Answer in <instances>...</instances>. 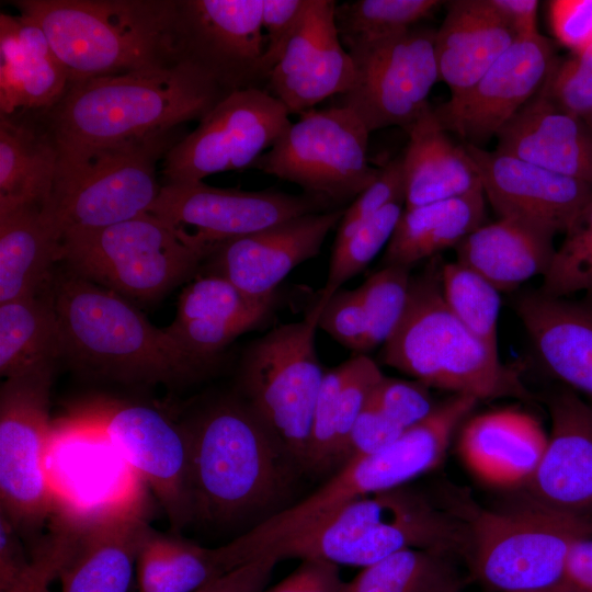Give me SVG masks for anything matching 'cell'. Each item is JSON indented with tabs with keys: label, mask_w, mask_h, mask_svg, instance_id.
<instances>
[{
	"label": "cell",
	"mask_w": 592,
	"mask_h": 592,
	"mask_svg": "<svg viewBox=\"0 0 592 592\" xmlns=\"http://www.w3.org/2000/svg\"><path fill=\"white\" fill-rule=\"evenodd\" d=\"M184 426L194 520L239 521L286 496L299 466L244 401L217 402Z\"/></svg>",
	"instance_id": "obj_1"
},
{
	"label": "cell",
	"mask_w": 592,
	"mask_h": 592,
	"mask_svg": "<svg viewBox=\"0 0 592 592\" xmlns=\"http://www.w3.org/2000/svg\"><path fill=\"white\" fill-rule=\"evenodd\" d=\"M62 357L94 376L174 385L206 373L167 329L152 326L127 298L70 270L53 285Z\"/></svg>",
	"instance_id": "obj_2"
},
{
	"label": "cell",
	"mask_w": 592,
	"mask_h": 592,
	"mask_svg": "<svg viewBox=\"0 0 592 592\" xmlns=\"http://www.w3.org/2000/svg\"><path fill=\"white\" fill-rule=\"evenodd\" d=\"M228 94L186 64L68 86L45 116L69 145H107L147 138L201 121Z\"/></svg>",
	"instance_id": "obj_3"
},
{
	"label": "cell",
	"mask_w": 592,
	"mask_h": 592,
	"mask_svg": "<svg viewBox=\"0 0 592 592\" xmlns=\"http://www.w3.org/2000/svg\"><path fill=\"white\" fill-rule=\"evenodd\" d=\"M46 35L68 86L179 64L177 0H14Z\"/></svg>",
	"instance_id": "obj_4"
},
{
	"label": "cell",
	"mask_w": 592,
	"mask_h": 592,
	"mask_svg": "<svg viewBox=\"0 0 592 592\" xmlns=\"http://www.w3.org/2000/svg\"><path fill=\"white\" fill-rule=\"evenodd\" d=\"M442 265L432 258L420 274L411 276L406 309L383 345V362L428 387L478 400L526 396L517 374L447 306Z\"/></svg>",
	"instance_id": "obj_5"
},
{
	"label": "cell",
	"mask_w": 592,
	"mask_h": 592,
	"mask_svg": "<svg viewBox=\"0 0 592 592\" xmlns=\"http://www.w3.org/2000/svg\"><path fill=\"white\" fill-rule=\"evenodd\" d=\"M466 417L467 408L462 401L446 399L384 451L351 457L317 491L230 542L238 561L243 565L264 556L321 524L349 503L401 487L431 470L443 458L455 430Z\"/></svg>",
	"instance_id": "obj_6"
},
{
	"label": "cell",
	"mask_w": 592,
	"mask_h": 592,
	"mask_svg": "<svg viewBox=\"0 0 592 592\" xmlns=\"http://www.w3.org/2000/svg\"><path fill=\"white\" fill-rule=\"evenodd\" d=\"M418 548L468 558L466 521L403 486L357 499L310 531L267 554L369 566L396 551Z\"/></svg>",
	"instance_id": "obj_7"
},
{
	"label": "cell",
	"mask_w": 592,
	"mask_h": 592,
	"mask_svg": "<svg viewBox=\"0 0 592 592\" xmlns=\"http://www.w3.org/2000/svg\"><path fill=\"white\" fill-rule=\"evenodd\" d=\"M180 128L107 145H59L43 214L60 239L148 213L160 193L157 164L182 138Z\"/></svg>",
	"instance_id": "obj_8"
},
{
	"label": "cell",
	"mask_w": 592,
	"mask_h": 592,
	"mask_svg": "<svg viewBox=\"0 0 592 592\" xmlns=\"http://www.w3.org/2000/svg\"><path fill=\"white\" fill-rule=\"evenodd\" d=\"M455 512L469 528L471 570L499 592L566 584L571 549L579 540L592 537V521L531 501L506 511L462 503Z\"/></svg>",
	"instance_id": "obj_9"
},
{
	"label": "cell",
	"mask_w": 592,
	"mask_h": 592,
	"mask_svg": "<svg viewBox=\"0 0 592 592\" xmlns=\"http://www.w3.org/2000/svg\"><path fill=\"white\" fill-rule=\"evenodd\" d=\"M319 300L306 317L275 327L242 358L244 402L306 470L312 418L325 372L316 351Z\"/></svg>",
	"instance_id": "obj_10"
},
{
	"label": "cell",
	"mask_w": 592,
	"mask_h": 592,
	"mask_svg": "<svg viewBox=\"0 0 592 592\" xmlns=\"http://www.w3.org/2000/svg\"><path fill=\"white\" fill-rule=\"evenodd\" d=\"M207 253L150 213L61 240L73 273L125 298L150 301L194 275Z\"/></svg>",
	"instance_id": "obj_11"
},
{
	"label": "cell",
	"mask_w": 592,
	"mask_h": 592,
	"mask_svg": "<svg viewBox=\"0 0 592 592\" xmlns=\"http://www.w3.org/2000/svg\"><path fill=\"white\" fill-rule=\"evenodd\" d=\"M369 132L343 106L299 115L252 169L300 186L330 204L355 198L378 174L367 158Z\"/></svg>",
	"instance_id": "obj_12"
},
{
	"label": "cell",
	"mask_w": 592,
	"mask_h": 592,
	"mask_svg": "<svg viewBox=\"0 0 592 592\" xmlns=\"http://www.w3.org/2000/svg\"><path fill=\"white\" fill-rule=\"evenodd\" d=\"M54 368L39 367L1 385L0 514L19 532L37 531L55 510L46 469Z\"/></svg>",
	"instance_id": "obj_13"
},
{
	"label": "cell",
	"mask_w": 592,
	"mask_h": 592,
	"mask_svg": "<svg viewBox=\"0 0 592 592\" xmlns=\"http://www.w3.org/2000/svg\"><path fill=\"white\" fill-rule=\"evenodd\" d=\"M69 415L102 436L151 488L175 533L194 521L184 425L151 407L116 400H94Z\"/></svg>",
	"instance_id": "obj_14"
},
{
	"label": "cell",
	"mask_w": 592,
	"mask_h": 592,
	"mask_svg": "<svg viewBox=\"0 0 592 592\" xmlns=\"http://www.w3.org/2000/svg\"><path fill=\"white\" fill-rule=\"evenodd\" d=\"M434 39L435 31L412 27L346 46L355 78L339 106L355 113L369 133L408 128L430 106L428 96L440 81Z\"/></svg>",
	"instance_id": "obj_15"
},
{
	"label": "cell",
	"mask_w": 592,
	"mask_h": 592,
	"mask_svg": "<svg viewBox=\"0 0 592 592\" xmlns=\"http://www.w3.org/2000/svg\"><path fill=\"white\" fill-rule=\"evenodd\" d=\"M287 109L262 88L228 93L162 160L163 184L197 182L250 169L292 124Z\"/></svg>",
	"instance_id": "obj_16"
},
{
	"label": "cell",
	"mask_w": 592,
	"mask_h": 592,
	"mask_svg": "<svg viewBox=\"0 0 592 592\" xmlns=\"http://www.w3.org/2000/svg\"><path fill=\"white\" fill-rule=\"evenodd\" d=\"M319 197L276 190L243 191L203 181L162 184L148 213L187 244L209 254L230 239L311 213L328 210Z\"/></svg>",
	"instance_id": "obj_17"
},
{
	"label": "cell",
	"mask_w": 592,
	"mask_h": 592,
	"mask_svg": "<svg viewBox=\"0 0 592 592\" xmlns=\"http://www.w3.org/2000/svg\"><path fill=\"white\" fill-rule=\"evenodd\" d=\"M174 43L179 64L228 93L265 88L262 0H177Z\"/></svg>",
	"instance_id": "obj_18"
},
{
	"label": "cell",
	"mask_w": 592,
	"mask_h": 592,
	"mask_svg": "<svg viewBox=\"0 0 592 592\" xmlns=\"http://www.w3.org/2000/svg\"><path fill=\"white\" fill-rule=\"evenodd\" d=\"M558 58L538 32L521 36L477 82L433 112L446 132L481 147L540 91Z\"/></svg>",
	"instance_id": "obj_19"
},
{
	"label": "cell",
	"mask_w": 592,
	"mask_h": 592,
	"mask_svg": "<svg viewBox=\"0 0 592 592\" xmlns=\"http://www.w3.org/2000/svg\"><path fill=\"white\" fill-rule=\"evenodd\" d=\"M486 198L499 218L546 235L567 234L592 202V183L559 174L498 150L465 144Z\"/></svg>",
	"instance_id": "obj_20"
},
{
	"label": "cell",
	"mask_w": 592,
	"mask_h": 592,
	"mask_svg": "<svg viewBox=\"0 0 592 592\" xmlns=\"http://www.w3.org/2000/svg\"><path fill=\"white\" fill-rule=\"evenodd\" d=\"M344 208L298 216L215 246L201 267L254 300L274 298L275 288L296 266L317 257L338 227Z\"/></svg>",
	"instance_id": "obj_21"
},
{
	"label": "cell",
	"mask_w": 592,
	"mask_h": 592,
	"mask_svg": "<svg viewBox=\"0 0 592 592\" xmlns=\"http://www.w3.org/2000/svg\"><path fill=\"white\" fill-rule=\"evenodd\" d=\"M335 5L333 0H307L267 77L264 89L289 114L300 115L330 96L342 95L354 82V64L335 25Z\"/></svg>",
	"instance_id": "obj_22"
},
{
	"label": "cell",
	"mask_w": 592,
	"mask_h": 592,
	"mask_svg": "<svg viewBox=\"0 0 592 592\" xmlns=\"http://www.w3.org/2000/svg\"><path fill=\"white\" fill-rule=\"evenodd\" d=\"M548 406L551 432L524 485L528 501L592 521V407L570 388L555 392Z\"/></svg>",
	"instance_id": "obj_23"
},
{
	"label": "cell",
	"mask_w": 592,
	"mask_h": 592,
	"mask_svg": "<svg viewBox=\"0 0 592 592\" xmlns=\"http://www.w3.org/2000/svg\"><path fill=\"white\" fill-rule=\"evenodd\" d=\"M145 516V503H137L86 519L59 517L68 536L61 592H127L149 528Z\"/></svg>",
	"instance_id": "obj_24"
},
{
	"label": "cell",
	"mask_w": 592,
	"mask_h": 592,
	"mask_svg": "<svg viewBox=\"0 0 592 592\" xmlns=\"http://www.w3.org/2000/svg\"><path fill=\"white\" fill-rule=\"evenodd\" d=\"M516 314L545 368L592 407V296L551 297L539 289L516 300Z\"/></svg>",
	"instance_id": "obj_25"
},
{
	"label": "cell",
	"mask_w": 592,
	"mask_h": 592,
	"mask_svg": "<svg viewBox=\"0 0 592 592\" xmlns=\"http://www.w3.org/2000/svg\"><path fill=\"white\" fill-rule=\"evenodd\" d=\"M496 150L592 183V133L538 92L497 134Z\"/></svg>",
	"instance_id": "obj_26"
},
{
	"label": "cell",
	"mask_w": 592,
	"mask_h": 592,
	"mask_svg": "<svg viewBox=\"0 0 592 592\" xmlns=\"http://www.w3.org/2000/svg\"><path fill=\"white\" fill-rule=\"evenodd\" d=\"M548 436L538 420L515 409L470 419L459 436L466 466L481 480L502 487L524 486L538 466Z\"/></svg>",
	"instance_id": "obj_27"
},
{
	"label": "cell",
	"mask_w": 592,
	"mask_h": 592,
	"mask_svg": "<svg viewBox=\"0 0 592 592\" xmlns=\"http://www.w3.org/2000/svg\"><path fill=\"white\" fill-rule=\"evenodd\" d=\"M435 31L434 49L440 81L451 95L470 88L521 35L491 0H456Z\"/></svg>",
	"instance_id": "obj_28"
},
{
	"label": "cell",
	"mask_w": 592,
	"mask_h": 592,
	"mask_svg": "<svg viewBox=\"0 0 592 592\" xmlns=\"http://www.w3.org/2000/svg\"><path fill=\"white\" fill-rule=\"evenodd\" d=\"M68 89V77L44 32L19 14H0V114L43 111Z\"/></svg>",
	"instance_id": "obj_29"
},
{
	"label": "cell",
	"mask_w": 592,
	"mask_h": 592,
	"mask_svg": "<svg viewBox=\"0 0 592 592\" xmlns=\"http://www.w3.org/2000/svg\"><path fill=\"white\" fill-rule=\"evenodd\" d=\"M401 156L405 209L466 195L481 186L465 145L455 144L429 106L408 128Z\"/></svg>",
	"instance_id": "obj_30"
},
{
	"label": "cell",
	"mask_w": 592,
	"mask_h": 592,
	"mask_svg": "<svg viewBox=\"0 0 592 592\" xmlns=\"http://www.w3.org/2000/svg\"><path fill=\"white\" fill-rule=\"evenodd\" d=\"M59 145L44 110L0 114V210L43 206L49 197Z\"/></svg>",
	"instance_id": "obj_31"
},
{
	"label": "cell",
	"mask_w": 592,
	"mask_h": 592,
	"mask_svg": "<svg viewBox=\"0 0 592 592\" xmlns=\"http://www.w3.org/2000/svg\"><path fill=\"white\" fill-rule=\"evenodd\" d=\"M554 237L521 221L499 218L482 224L455 249L457 262L487 280L499 292H511L548 271Z\"/></svg>",
	"instance_id": "obj_32"
},
{
	"label": "cell",
	"mask_w": 592,
	"mask_h": 592,
	"mask_svg": "<svg viewBox=\"0 0 592 592\" xmlns=\"http://www.w3.org/2000/svg\"><path fill=\"white\" fill-rule=\"evenodd\" d=\"M60 260L61 239L41 205L0 210V303L50 288Z\"/></svg>",
	"instance_id": "obj_33"
},
{
	"label": "cell",
	"mask_w": 592,
	"mask_h": 592,
	"mask_svg": "<svg viewBox=\"0 0 592 592\" xmlns=\"http://www.w3.org/2000/svg\"><path fill=\"white\" fill-rule=\"evenodd\" d=\"M482 187L466 195L405 209L385 249L383 266L410 269L424 259L456 248L485 224Z\"/></svg>",
	"instance_id": "obj_34"
},
{
	"label": "cell",
	"mask_w": 592,
	"mask_h": 592,
	"mask_svg": "<svg viewBox=\"0 0 592 592\" xmlns=\"http://www.w3.org/2000/svg\"><path fill=\"white\" fill-rule=\"evenodd\" d=\"M60 357L62 341L52 286L35 296L0 303L1 376L56 365Z\"/></svg>",
	"instance_id": "obj_35"
},
{
	"label": "cell",
	"mask_w": 592,
	"mask_h": 592,
	"mask_svg": "<svg viewBox=\"0 0 592 592\" xmlns=\"http://www.w3.org/2000/svg\"><path fill=\"white\" fill-rule=\"evenodd\" d=\"M230 570L223 546L202 547L150 527L136 559L139 592H193Z\"/></svg>",
	"instance_id": "obj_36"
},
{
	"label": "cell",
	"mask_w": 592,
	"mask_h": 592,
	"mask_svg": "<svg viewBox=\"0 0 592 592\" xmlns=\"http://www.w3.org/2000/svg\"><path fill=\"white\" fill-rule=\"evenodd\" d=\"M460 587L452 556L407 548L364 567L343 592H451Z\"/></svg>",
	"instance_id": "obj_37"
},
{
	"label": "cell",
	"mask_w": 592,
	"mask_h": 592,
	"mask_svg": "<svg viewBox=\"0 0 592 592\" xmlns=\"http://www.w3.org/2000/svg\"><path fill=\"white\" fill-rule=\"evenodd\" d=\"M441 278L443 295L452 312L475 337L499 353L500 292L457 261L442 265Z\"/></svg>",
	"instance_id": "obj_38"
},
{
	"label": "cell",
	"mask_w": 592,
	"mask_h": 592,
	"mask_svg": "<svg viewBox=\"0 0 592 592\" xmlns=\"http://www.w3.org/2000/svg\"><path fill=\"white\" fill-rule=\"evenodd\" d=\"M443 1L356 0L335 5V25L344 47L405 32L429 16Z\"/></svg>",
	"instance_id": "obj_39"
},
{
	"label": "cell",
	"mask_w": 592,
	"mask_h": 592,
	"mask_svg": "<svg viewBox=\"0 0 592 592\" xmlns=\"http://www.w3.org/2000/svg\"><path fill=\"white\" fill-rule=\"evenodd\" d=\"M405 202H394L361 226L342 243L333 247L327 280L319 300L326 301L353 276L361 273L387 247Z\"/></svg>",
	"instance_id": "obj_40"
},
{
	"label": "cell",
	"mask_w": 592,
	"mask_h": 592,
	"mask_svg": "<svg viewBox=\"0 0 592 592\" xmlns=\"http://www.w3.org/2000/svg\"><path fill=\"white\" fill-rule=\"evenodd\" d=\"M539 291L551 297L579 292L592 296V202L581 219L565 234Z\"/></svg>",
	"instance_id": "obj_41"
},
{
	"label": "cell",
	"mask_w": 592,
	"mask_h": 592,
	"mask_svg": "<svg viewBox=\"0 0 592 592\" xmlns=\"http://www.w3.org/2000/svg\"><path fill=\"white\" fill-rule=\"evenodd\" d=\"M410 269L383 266L357 289L368 322L371 351L388 340L406 309Z\"/></svg>",
	"instance_id": "obj_42"
},
{
	"label": "cell",
	"mask_w": 592,
	"mask_h": 592,
	"mask_svg": "<svg viewBox=\"0 0 592 592\" xmlns=\"http://www.w3.org/2000/svg\"><path fill=\"white\" fill-rule=\"evenodd\" d=\"M383 377L376 363L365 354L346 361V372L337 405V441L341 466L350 458V432Z\"/></svg>",
	"instance_id": "obj_43"
},
{
	"label": "cell",
	"mask_w": 592,
	"mask_h": 592,
	"mask_svg": "<svg viewBox=\"0 0 592 592\" xmlns=\"http://www.w3.org/2000/svg\"><path fill=\"white\" fill-rule=\"evenodd\" d=\"M399 201L405 202V179L401 157L379 168L373 183L344 208L342 218L337 227L334 246L346 240L384 207Z\"/></svg>",
	"instance_id": "obj_44"
},
{
	"label": "cell",
	"mask_w": 592,
	"mask_h": 592,
	"mask_svg": "<svg viewBox=\"0 0 592 592\" xmlns=\"http://www.w3.org/2000/svg\"><path fill=\"white\" fill-rule=\"evenodd\" d=\"M319 301L322 309L318 328L357 355L371 351L367 317L357 289L340 288L326 301Z\"/></svg>",
	"instance_id": "obj_45"
},
{
	"label": "cell",
	"mask_w": 592,
	"mask_h": 592,
	"mask_svg": "<svg viewBox=\"0 0 592 592\" xmlns=\"http://www.w3.org/2000/svg\"><path fill=\"white\" fill-rule=\"evenodd\" d=\"M428 388L418 380L384 376L374 388L369 401L407 430L422 422L435 409Z\"/></svg>",
	"instance_id": "obj_46"
},
{
	"label": "cell",
	"mask_w": 592,
	"mask_h": 592,
	"mask_svg": "<svg viewBox=\"0 0 592 592\" xmlns=\"http://www.w3.org/2000/svg\"><path fill=\"white\" fill-rule=\"evenodd\" d=\"M561 110L585 118L592 113V71L571 58H558L539 91Z\"/></svg>",
	"instance_id": "obj_47"
},
{
	"label": "cell",
	"mask_w": 592,
	"mask_h": 592,
	"mask_svg": "<svg viewBox=\"0 0 592 592\" xmlns=\"http://www.w3.org/2000/svg\"><path fill=\"white\" fill-rule=\"evenodd\" d=\"M307 0H262V26L265 50L262 72L266 83L295 29Z\"/></svg>",
	"instance_id": "obj_48"
},
{
	"label": "cell",
	"mask_w": 592,
	"mask_h": 592,
	"mask_svg": "<svg viewBox=\"0 0 592 592\" xmlns=\"http://www.w3.org/2000/svg\"><path fill=\"white\" fill-rule=\"evenodd\" d=\"M548 13L555 37L571 53L592 43V0L549 1Z\"/></svg>",
	"instance_id": "obj_49"
},
{
	"label": "cell",
	"mask_w": 592,
	"mask_h": 592,
	"mask_svg": "<svg viewBox=\"0 0 592 592\" xmlns=\"http://www.w3.org/2000/svg\"><path fill=\"white\" fill-rule=\"evenodd\" d=\"M11 523L0 514V592H38L34 567Z\"/></svg>",
	"instance_id": "obj_50"
},
{
	"label": "cell",
	"mask_w": 592,
	"mask_h": 592,
	"mask_svg": "<svg viewBox=\"0 0 592 592\" xmlns=\"http://www.w3.org/2000/svg\"><path fill=\"white\" fill-rule=\"evenodd\" d=\"M403 432L401 426L368 400L350 432V458L377 454L391 445Z\"/></svg>",
	"instance_id": "obj_51"
},
{
	"label": "cell",
	"mask_w": 592,
	"mask_h": 592,
	"mask_svg": "<svg viewBox=\"0 0 592 592\" xmlns=\"http://www.w3.org/2000/svg\"><path fill=\"white\" fill-rule=\"evenodd\" d=\"M345 583L338 565L306 558L280 583L263 592H343Z\"/></svg>",
	"instance_id": "obj_52"
},
{
	"label": "cell",
	"mask_w": 592,
	"mask_h": 592,
	"mask_svg": "<svg viewBox=\"0 0 592 592\" xmlns=\"http://www.w3.org/2000/svg\"><path fill=\"white\" fill-rule=\"evenodd\" d=\"M278 558L266 554L215 578L193 592H263Z\"/></svg>",
	"instance_id": "obj_53"
},
{
	"label": "cell",
	"mask_w": 592,
	"mask_h": 592,
	"mask_svg": "<svg viewBox=\"0 0 592 592\" xmlns=\"http://www.w3.org/2000/svg\"><path fill=\"white\" fill-rule=\"evenodd\" d=\"M566 584L576 592H592V537L579 540L571 549Z\"/></svg>",
	"instance_id": "obj_54"
},
{
	"label": "cell",
	"mask_w": 592,
	"mask_h": 592,
	"mask_svg": "<svg viewBox=\"0 0 592 592\" xmlns=\"http://www.w3.org/2000/svg\"><path fill=\"white\" fill-rule=\"evenodd\" d=\"M496 10L521 35L537 33L536 0H491Z\"/></svg>",
	"instance_id": "obj_55"
},
{
	"label": "cell",
	"mask_w": 592,
	"mask_h": 592,
	"mask_svg": "<svg viewBox=\"0 0 592 592\" xmlns=\"http://www.w3.org/2000/svg\"><path fill=\"white\" fill-rule=\"evenodd\" d=\"M523 592H576V591L569 585L563 584V585L549 588V589H540V590L523 591Z\"/></svg>",
	"instance_id": "obj_56"
},
{
	"label": "cell",
	"mask_w": 592,
	"mask_h": 592,
	"mask_svg": "<svg viewBox=\"0 0 592 592\" xmlns=\"http://www.w3.org/2000/svg\"><path fill=\"white\" fill-rule=\"evenodd\" d=\"M584 119L588 123L589 128H590V130L592 133V113L588 117H585Z\"/></svg>",
	"instance_id": "obj_57"
},
{
	"label": "cell",
	"mask_w": 592,
	"mask_h": 592,
	"mask_svg": "<svg viewBox=\"0 0 592 592\" xmlns=\"http://www.w3.org/2000/svg\"><path fill=\"white\" fill-rule=\"evenodd\" d=\"M451 592H459V590H454V591H451Z\"/></svg>",
	"instance_id": "obj_58"
}]
</instances>
